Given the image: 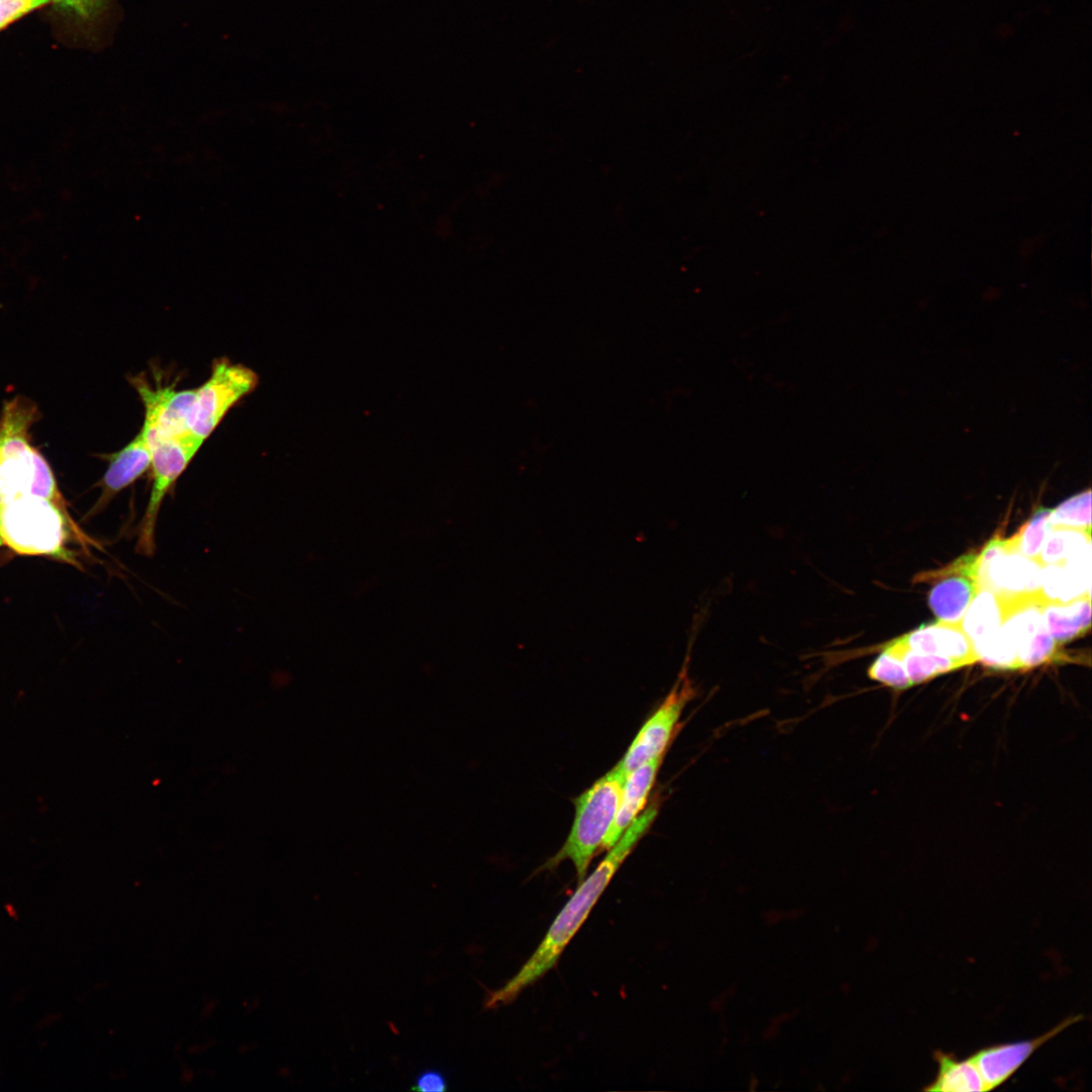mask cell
I'll return each instance as SVG.
<instances>
[{
    "instance_id": "cell-1",
    "label": "cell",
    "mask_w": 1092,
    "mask_h": 1092,
    "mask_svg": "<svg viewBox=\"0 0 1092 1092\" xmlns=\"http://www.w3.org/2000/svg\"><path fill=\"white\" fill-rule=\"evenodd\" d=\"M658 809L659 805L654 801L633 820L595 871L578 883V888L557 914L540 944L516 975L498 989L487 992L484 1008L494 1009L512 1003L557 964L620 866L650 828Z\"/></svg>"
},
{
    "instance_id": "cell-2",
    "label": "cell",
    "mask_w": 1092,
    "mask_h": 1092,
    "mask_svg": "<svg viewBox=\"0 0 1092 1092\" xmlns=\"http://www.w3.org/2000/svg\"><path fill=\"white\" fill-rule=\"evenodd\" d=\"M39 419L38 406L26 396L15 395L2 405L0 502L37 495L68 508L49 461L32 443L31 429Z\"/></svg>"
},
{
    "instance_id": "cell-3",
    "label": "cell",
    "mask_w": 1092,
    "mask_h": 1092,
    "mask_svg": "<svg viewBox=\"0 0 1092 1092\" xmlns=\"http://www.w3.org/2000/svg\"><path fill=\"white\" fill-rule=\"evenodd\" d=\"M98 546L71 517L68 508L37 496L0 502L1 546L19 555L42 556L80 566L69 545Z\"/></svg>"
},
{
    "instance_id": "cell-4",
    "label": "cell",
    "mask_w": 1092,
    "mask_h": 1092,
    "mask_svg": "<svg viewBox=\"0 0 1092 1092\" xmlns=\"http://www.w3.org/2000/svg\"><path fill=\"white\" fill-rule=\"evenodd\" d=\"M626 774L617 764L574 800V820L564 844L543 869H553L563 860L575 868L578 883L608 835L615 820Z\"/></svg>"
},
{
    "instance_id": "cell-5",
    "label": "cell",
    "mask_w": 1092,
    "mask_h": 1092,
    "mask_svg": "<svg viewBox=\"0 0 1092 1092\" xmlns=\"http://www.w3.org/2000/svg\"><path fill=\"white\" fill-rule=\"evenodd\" d=\"M258 383L259 376L253 369L224 357L215 359L208 379L196 388L191 436L203 444L229 411Z\"/></svg>"
},
{
    "instance_id": "cell-6",
    "label": "cell",
    "mask_w": 1092,
    "mask_h": 1092,
    "mask_svg": "<svg viewBox=\"0 0 1092 1092\" xmlns=\"http://www.w3.org/2000/svg\"><path fill=\"white\" fill-rule=\"evenodd\" d=\"M148 439L152 449V486L139 524L135 549L140 554L152 556L156 549V525L163 500L202 444L192 436Z\"/></svg>"
},
{
    "instance_id": "cell-7",
    "label": "cell",
    "mask_w": 1092,
    "mask_h": 1092,
    "mask_svg": "<svg viewBox=\"0 0 1092 1092\" xmlns=\"http://www.w3.org/2000/svg\"><path fill=\"white\" fill-rule=\"evenodd\" d=\"M1000 597L1004 603L1000 629L1016 649L1018 668L1027 669L1053 660L1058 644L1045 626L1041 612L1044 600L1040 593Z\"/></svg>"
},
{
    "instance_id": "cell-8",
    "label": "cell",
    "mask_w": 1092,
    "mask_h": 1092,
    "mask_svg": "<svg viewBox=\"0 0 1092 1092\" xmlns=\"http://www.w3.org/2000/svg\"><path fill=\"white\" fill-rule=\"evenodd\" d=\"M689 659L690 648L671 690L643 724L618 763L626 776L648 760L663 755L675 729L678 728V721L685 707L696 696V690L688 672Z\"/></svg>"
},
{
    "instance_id": "cell-9",
    "label": "cell",
    "mask_w": 1092,
    "mask_h": 1092,
    "mask_svg": "<svg viewBox=\"0 0 1092 1092\" xmlns=\"http://www.w3.org/2000/svg\"><path fill=\"white\" fill-rule=\"evenodd\" d=\"M977 558L980 587L1004 597L1039 592L1042 566L1009 549L1006 539L993 538Z\"/></svg>"
},
{
    "instance_id": "cell-10",
    "label": "cell",
    "mask_w": 1092,
    "mask_h": 1092,
    "mask_svg": "<svg viewBox=\"0 0 1092 1092\" xmlns=\"http://www.w3.org/2000/svg\"><path fill=\"white\" fill-rule=\"evenodd\" d=\"M145 407L142 429L149 438L191 436L196 388L153 386L141 376L129 378Z\"/></svg>"
},
{
    "instance_id": "cell-11",
    "label": "cell",
    "mask_w": 1092,
    "mask_h": 1092,
    "mask_svg": "<svg viewBox=\"0 0 1092 1092\" xmlns=\"http://www.w3.org/2000/svg\"><path fill=\"white\" fill-rule=\"evenodd\" d=\"M932 585L928 604L937 620L961 621L980 589L977 554H967L947 566L924 573Z\"/></svg>"
},
{
    "instance_id": "cell-12",
    "label": "cell",
    "mask_w": 1092,
    "mask_h": 1092,
    "mask_svg": "<svg viewBox=\"0 0 1092 1092\" xmlns=\"http://www.w3.org/2000/svg\"><path fill=\"white\" fill-rule=\"evenodd\" d=\"M100 457L106 460L107 469L96 485L100 488V495L86 513L84 520H89L104 511L117 493L131 485L150 469L151 444L141 428L132 440L120 450L102 454Z\"/></svg>"
},
{
    "instance_id": "cell-13",
    "label": "cell",
    "mask_w": 1092,
    "mask_h": 1092,
    "mask_svg": "<svg viewBox=\"0 0 1092 1092\" xmlns=\"http://www.w3.org/2000/svg\"><path fill=\"white\" fill-rule=\"evenodd\" d=\"M1081 1019V1015L1068 1017L1035 1038L995 1044L978 1051L971 1058L977 1065L987 1090H993L1003 1084L1044 1042Z\"/></svg>"
},
{
    "instance_id": "cell-14",
    "label": "cell",
    "mask_w": 1092,
    "mask_h": 1092,
    "mask_svg": "<svg viewBox=\"0 0 1092 1092\" xmlns=\"http://www.w3.org/2000/svg\"><path fill=\"white\" fill-rule=\"evenodd\" d=\"M899 638L912 650L950 658L961 667L978 661L973 641L958 623L937 620Z\"/></svg>"
},
{
    "instance_id": "cell-15",
    "label": "cell",
    "mask_w": 1092,
    "mask_h": 1092,
    "mask_svg": "<svg viewBox=\"0 0 1092 1092\" xmlns=\"http://www.w3.org/2000/svg\"><path fill=\"white\" fill-rule=\"evenodd\" d=\"M663 755L656 756L630 771L625 780L619 808L606 836L602 850L610 849L643 810L653 787Z\"/></svg>"
},
{
    "instance_id": "cell-16",
    "label": "cell",
    "mask_w": 1092,
    "mask_h": 1092,
    "mask_svg": "<svg viewBox=\"0 0 1092 1092\" xmlns=\"http://www.w3.org/2000/svg\"><path fill=\"white\" fill-rule=\"evenodd\" d=\"M1090 551L1042 567L1039 593L1044 601L1066 603L1090 594Z\"/></svg>"
},
{
    "instance_id": "cell-17",
    "label": "cell",
    "mask_w": 1092,
    "mask_h": 1092,
    "mask_svg": "<svg viewBox=\"0 0 1092 1092\" xmlns=\"http://www.w3.org/2000/svg\"><path fill=\"white\" fill-rule=\"evenodd\" d=\"M1041 612L1045 626L1056 643L1067 642L1090 629V594L1066 603L1044 601Z\"/></svg>"
},
{
    "instance_id": "cell-18",
    "label": "cell",
    "mask_w": 1092,
    "mask_h": 1092,
    "mask_svg": "<svg viewBox=\"0 0 1092 1092\" xmlns=\"http://www.w3.org/2000/svg\"><path fill=\"white\" fill-rule=\"evenodd\" d=\"M934 1059L938 1065L937 1074L935 1079L924 1088L925 1091H988L981 1073L971 1057L959 1060L952 1054L936 1051Z\"/></svg>"
},
{
    "instance_id": "cell-19",
    "label": "cell",
    "mask_w": 1092,
    "mask_h": 1092,
    "mask_svg": "<svg viewBox=\"0 0 1092 1092\" xmlns=\"http://www.w3.org/2000/svg\"><path fill=\"white\" fill-rule=\"evenodd\" d=\"M1004 603L996 593L980 587L968 607L961 626L973 641L974 647L993 635L1002 625Z\"/></svg>"
},
{
    "instance_id": "cell-20",
    "label": "cell",
    "mask_w": 1092,
    "mask_h": 1092,
    "mask_svg": "<svg viewBox=\"0 0 1092 1092\" xmlns=\"http://www.w3.org/2000/svg\"><path fill=\"white\" fill-rule=\"evenodd\" d=\"M881 649L902 663L911 687L961 668V665L950 658L910 649L899 637L887 642Z\"/></svg>"
},
{
    "instance_id": "cell-21",
    "label": "cell",
    "mask_w": 1092,
    "mask_h": 1092,
    "mask_svg": "<svg viewBox=\"0 0 1092 1092\" xmlns=\"http://www.w3.org/2000/svg\"><path fill=\"white\" fill-rule=\"evenodd\" d=\"M1091 550V532L1056 528L1046 535L1036 561L1043 567L1081 556Z\"/></svg>"
},
{
    "instance_id": "cell-22",
    "label": "cell",
    "mask_w": 1092,
    "mask_h": 1092,
    "mask_svg": "<svg viewBox=\"0 0 1092 1092\" xmlns=\"http://www.w3.org/2000/svg\"><path fill=\"white\" fill-rule=\"evenodd\" d=\"M1051 529L1067 528L1091 532V491L1080 492L1057 508L1049 516Z\"/></svg>"
},
{
    "instance_id": "cell-23",
    "label": "cell",
    "mask_w": 1092,
    "mask_h": 1092,
    "mask_svg": "<svg viewBox=\"0 0 1092 1092\" xmlns=\"http://www.w3.org/2000/svg\"><path fill=\"white\" fill-rule=\"evenodd\" d=\"M1051 509H1039L1011 538L1006 539L1009 549L1036 560L1043 541L1052 530L1049 524Z\"/></svg>"
},
{
    "instance_id": "cell-24",
    "label": "cell",
    "mask_w": 1092,
    "mask_h": 1092,
    "mask_svg": "<svg viewBox=\"0 0 1092 1092\" xmlns=\"http://www.w3.org/2000/svg\"><path fill=\"white\" fill-rule=\"evenodd\" d=\"M56 9L85 26H95L112 9V0H51Z\"/></svg>"
},
{
    "instance_id": "cell-25",
    "label": "cell",
    "mask_w": 1092,
    "mask_h": 1092,
    "mask_svg": "<svg viewBox=\"0 0 1092 1092\" xmlns=\"http://www.w3.org/2000/svg\"><path fill=\"white\" fill-rule=\"evenodd\" d=\"M880 653L868 668V676L884 687L902 691L911 688L902 663L880 648Z\"/></svg>"
},
{
    "instance_id": "cell-26",
    "label": "cell",
    "mask_w": 1092,
    "mask_h": 1092,
    "mask_svg": "<svg viewBox=\"0 0 1092 1092\" xmlns=\"http://www.w3.org/2000/svg\"><path fill=\"white\" fill-rule=\"evenodd\" d=\"M49 2L51 0H0V30Z\"/></svg>"
},
{
    "instance_id": "cell-27",
    "label": "cell",
    "mask_w": 1092,
    "mask_h": 1092,
    "mask_svg": "<svg viewBox=\"0 0 1092 1092\" xmlns=\"http://www.w3.org/2000/svg\"><path fill=\"white\" fill-rule=\"evenodd\" d=\"M411 1090L420 1092H444L448 1090V1080L441 1070L428 1068L417 1075Z\"/></svg>"
},
{
    "instance_id": "cell-28",
    "label": "cell",
    "mask_w": 1092,
    "mask_h": 1092,
    "mask_svg": "<svg viewBox=\"0 0 1092 1092\" xmlns=\"http://www.w3.org/2000/svg\"><path fill=\"white\" fill-rule=\"evenodd\" d=\"M764 922L768 925H776L785 918V914L777 909H769L762 914Z\"/></svg>"
},
{
    "instance_id": "cell-29",
    "label": "cell",
    "mask_w": 1092,
    "mask_h": 1092,
    "mask_svg": "<svg viewBox=\"0 0 1092 1092\" xmlns=\"http://www.w3.org/2000/svg\"><path fill=\"white\" fill-rule=\"evenodd\" d=\"M779 1029H780V1026H778V1025L770 1022V1024L765 1028V1030L763 1032V1037L766 1040H771V1039L776 1038L778 1036V1034H779Z\"/></svg>"
},
{
    "instance_id": "cell-30",
    "label": "cell",
    "mask_w": 1092,
    "mask_h": 1092,
    "mask_svg": "<svg viewBox=\"0 0 1092 1092\" xmlns=\"http://www.w3.org/2000/svg\"><path fill=\"white\" fill-rule=\"evenodd\" d=\"M728 993H729V990L725 991L724 993H722L720 996H718L717 998H715L712 1001V1009L713 1010H719V1009L721 1010L722 1009V1006L725 1004V1002L727 1000V994Z\"/></svg>"
},
{
    "instance_id": "cell-31",
    "label": "cell",
    "mask_w": 1092,
    "mask_h": 1092,
    "mask_svg": "<svg viewBox=\"0 0 1092 1092\" xmlns=\"http://www.w3.org/2000/svg\"><path fill=\"white\" fill-rule=\"evenodd\" d=\"M794 1015H795L794 1012H782L771 1020V1023L780 1026L782 1023H784V1022L790 1020L792 1017H794Z\"/></svg>"
},
{
    "instance_id": "cell-32",
    "label": "cell",
    "mask_w": 1092,
    "mask_h": 1092,
    "mask_svg": "<svg viewBox=\"0 0 1092 1092\" xmlns=\"http://www.w3.org/2000/svg\"><path fill=\"white\" fill-rule=\"evenodd\" d=\"M802 915H803L802 909L794 908V909L790 910L787 913V915H785V916H787L790 920L794 921V920H797L798 918H800Z\"/></svg>"
},
{
    "instance_id": "cell-33",
    "label": "cell",
    "mask_w": 1092,
    "mask_h": 1092,
    "mask_svg": "<svg viewBox=\"0 0 1092 1092\" xmlns=\"http://www.w3.org/2000/svg\"><path fill=\"white\" fill-rule=\"evenodd\" d=\"M759 1086V1079L755 1075H751L748 1080V1089L755 1091Z\"/></svg>"
},
{
    "instance_id": "cell-34",
    "label": "cell",
    "mask_w": 1092,
    "mask_h": 1092,
    "mask_svg": "<svg viewBox=\"0 0 1092 1092\" xmlns=\"http://www.w3.org/2000/svg\"><path fill=\"white\" fill-rule=\"evenodd\" d=\"M0 547H2V546H1V542H0Z\"/></svg>"
}]
</instances>
